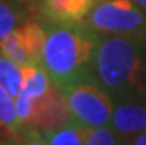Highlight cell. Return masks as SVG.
<instances>
[{
    "label": "cell",
    "instance_id": "6da1fadb",
    "mask_svg": "<svg viewBox=\"0 0 146 145\" xmlns=\"http://www.w3.org/2000/svg\"><path fill=\"white\" fill-rule=\"evenodd\" d=\"M92 73L115 102L146 101V39L98 34Z\"/></svg>",
    "mask_w": 146,
    "mask_h": 145
},
{
    "label": "cell",
    "instance_id": "7a4b0ae2",
    "mask_svg": "<svg viewBox=\"0 0 146 145\" xmlns=\"http://www.w3.org/2000/svg\"><path fill=\"white\" fill-rule=\"evenodd\" d=\"M46 28L41 64L62 92L80 82H96L92 61L98 33L84 22L56 24L41 19Z\"/></svg>",
    "mask_w": 146,
    "mask_h": 145
},
{
    "label": "cell",
    "instance_id": "3957f363",
    "mask_svg": "<svg viewBox=\"0 0 146 145\" xmlns=\"http://www.w3.org/2000/svg\"><path fill=\"white\" fill-rule=\"evenodd\" d=\"M84 24L98 34L146 39V12L130 0H98Z\"/></svg>",
    "mask_w": 146,
    "mask_h": 145
},
{
    "label": "cell",
    "instance_id": "277c9868",
    "mask_svg": "<svg viewBox=\"0 0 146 145\" xmlns=\"http://www.w3.org/2000/svg\"><path fill=\"white\" fill-rule=\"evenodd\" d=\"M75 123L90 127L111 126L115 101L96 82H80L64 90Z\"/></svg>",
    "mask_w": 146,
    "mask_h": 145
},
{
    "label": "cell",
    "instance_id": "5b68a950",
    "mask_svg": "<svg viewBox=\"0 0 146 145\" xmlns=\"http://www.w3.org/2000/svg\"><path fill=\"white\" fill-rule=\"evenodd\" d=\"M44 40L43 21H24L0 41V52L21 65L41 64Z\"/></svg>",
    "mask_w": 146,
    "mask_h": 145
},
{
    "label": "cell",
    "instance_id": "8992f818",
    "mask_svg": "<svg viewBox=\"0 0 146 145\" xmlns=\"http://www.w3.org/2000/svg\"><path fill=\"white\" fill-rule=\"evenodd\" d=\"M53 82L43 64L24 65V80L22 86L15 98L16 116L19 124H28L34 113L36 102L50 90Z\"/></svg>",
    "mask_w": 146,
    "mask_h": 145
},
{
    "label": "cell",
    "instance_id": "52a82bcc",
    "mask_svg": "<svg viewBox=\"0 0 146 145\" xmlns=\"http://www.w3.org/2000/svg\"><path fill=\"white\" fill-rule=\"evenodd\" d=\"M70 122H72V117L65 93L53 83L50 90L36 102L31 122L28 124L37 127L41 132H46L65 126Z\"/></svg>",
    "mask_w": 146,
    "mask_h": 145
},
{
    "label": "cell",
    "instance_id": "ba28073f",
    "mask_svg": "<svg viewBox=\"0 0 146 145\" xmlns=\"http://www.w3.org/2000/svg\"><path fill=\"white\" fill-rule=\"evenodd\" d=\"M98 0H38L43 19L56 24L84 22Z\"/></svg>",
    "mask_w": 146,
    "mask_h": 145
},
{
    "label": "cell",
    "instance_id": "9c48e42d",
    "mask_svg": "<svg viewBox=\"0 0 146 145\" xmlns=\"http://www.w3.org/2000/svg\"><path fill=\"white\" fill-rule=\"evenodd\" d=\"M111 127L123 138L146 132V101L115 102Z\"/></svg>",
    "mask_w": 146,
    "mask_h": 145
},
{
    "label": "cell",
    "instance_id": "30bf717a",
    "mask_svg": "<svg viewBox=\"0 0 146 145\" xmlns=\"http://www.w3.org/2000/svg\"><path fill=\"white\" fill-rule=\"evenodd\" d=\"M24 80V65L12 61L0 52V84L13 98L18 96Z\"/></svg>",
    "mask_w": 146,
    "mask_h": 145
},
{
    "label": "cell",
    "instance_id": "8fae6325",
    "mask_svg": "<svg viewBox=\"0 0 146 145\" xmlns=\"http://www.w3.org/2000/svg\"><path fill=\"white\" fill-rule=\"evenodd\" d=\"M49 145H84L86 127L80 126L74 120L65 126L43 132Z\"/></svg>",
    "mask_w": 146,
    "mask_h": 145
},
{
    "label": "cell",
    "instance_id": "7c38bea8",
    "mask_svg": "<svg viewBox=\"0 0 146 145\" xmlns=\"http://www.w3.org/2000/svg\"><path fill=\"white\" fill-rule=\"evenodd\" d=\"M19 126L21 124L18 122V116H16L15 98L0 84V129L9 138L15 139Z\"/></svg>",
    "mask_w": 146,
    "mask_h": 145
},
{
    "label": "cell",
    "instance_id": "4fadbf2b",
    "mask_svg": "<svg viewBox=\"0 0 146 145\" xmlns=\"http://www.w3.org/2000/svg\"><path fill=\"white\" fill-rule=\"evenodd\" d=\"M22 5V0H0V41L24 22Z\"/></svg>",
    "mask_w": 146,
    "mask_h": 145
},
{
    "label": "cell",
    "instance_id": "5bb4252c",
    "mask_svg": "<svg viewBox=\"0 0 146 145\" xmlns=\"http://www.w3.org/2000/svg\"><path fill=\"white\" fill-rule=\"evenodd\" d=\"M84 145H123V136H119L111 126L90 127L86 129Z\"/></svg>",
    "mask_w": 146,
    "mask_h": 145
},
{
    "label": "cell",
    "instance_id": "9a60e30c",
    "mask_svg": "<svg viewBox=\"0 0 146 145\" xmlns=\"http://www.w3.org/2000/svg\"><path fill=\"white\" fill-rule=\"evenodd\" d=\"M15 139L19 145H49L44 133L31 124H21Z\"/></svg>",
    "mask_w": 146,
    "mask_h": 145
},
{
    "label": "cell",
    "instance_id": "2e32d148",
    "mask_svg": "<svg viewBox=\"0 0 146 145\" xmlns=\"http://www.w3.org/2000/svg\"><path fill=\"white\" fill-rule=\"evenodd\" d=\"M123 145H146V132L123 138Z\"/></svg>",
    "mask_w": 146,
    "mask_h": 145
},
{
    "label": "cell",
    "instance_id": "e0dca14e",
    "mask_svg": "<svg viewBox=\"0 0 146 145\" xmlns=\"http://www.w3.org/2000/svg\"><path fill=\"white\" fill-rule=\"evenodd\" d=\"M0 145H19V144H18V141H16V139L6 138V139H3L2 142H0Z\"/></svg>",
    "mask_w": 146,
    "mask_h": 145
},
{
    "label": "cell",
    "instance_id": "ac0fdd59",
    "mask_svg": "<svg viewBox=\"0 0 146 145\" xmlns=\"http://www.w3.org/2000/svg\"><path fill=\"white\" fill-rule=\"evenodd\" d=\"M130 2H133V3H136L139 7H142V9L146 12V0H130Z\"/></svg>",
    "mask_w": 146,
    "mask_h": 145
},
{
    "label": "cell",
    "instance_id": "d6986e66",
    "mask_svg": "<svg viewBox=\"0 0 146 145\" xmlns=\"http://www.w3.org/2000/svg\"><path fill=\"white\" fill-rule=\"evenodd\" d=\"M6 138H9V136H7V135H6V133L2 130V129H0V142H2L3 139H6Z\"/></svg>",
    "mask_w": 146,
    "mask_h": 145
},
{
    "label": "cell",
    "instance_id": "ffe728a7",
    "mask_svg": "<svg viewBox=\"0 0 146 145\" xmlns=\"http://www.w3.org/2000/svg\"><path fill=\"white\" fill-rule=\"evenodd\" d=\"M24 3H30V2H38V0H22Z\"/></svg>",
    "mask_w": 146,
    "mask_h": 145
}]
</instances>
